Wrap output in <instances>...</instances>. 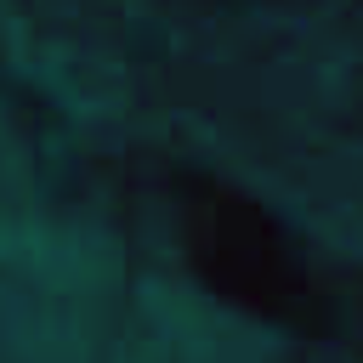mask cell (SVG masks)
<instances>
[{
	"mask_svg": "<svg viewBox=\"0 0 363 363\" xmlns=\"http://www.w3.org/2000/svg\"><path fill=\"white\" fill-rule=\"evenodd\" d=\"M176 238L193 278L233 312L301 335L312 346H357L363 352V301L346 295L306 238L255 193L210 170L170 176Z\"/></svg>",
	"mask_w": 363,
	"mask_h": 363,
	"instance_id": "6da1fadb",
	"label": "cell"
}]
</instances>
